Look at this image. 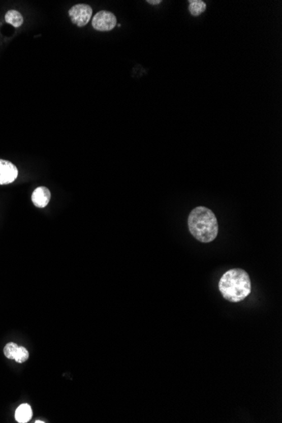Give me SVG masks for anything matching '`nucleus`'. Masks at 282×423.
Segmentation results:
<instances>
[{"mask_svg": "<svg viewBox=\"0 0 282 423\" xmlns=\"http://www.w3.org/2000/svg\"><path fill=\"white\" fill-rule=\"evenodd\" d=\"M18 177L17 167L12 162L0 159V185H10Z\"/></svg>", "mask_w": 282, "mask_h": 423, "instance_id": "nucleus-5", "label": "nucleus"}, {"mask_svg": "<svg viewBox=\"0 0 282 423\" xmlns=\"http://www.w3.org/2000/svg\"><path fill=\"white\" fill-rule=\"evenodd\" d=\"M19 346L17 344L14 343V342H10L8 343L4 348V354L7 358L11 359V360H15V356L17 353Z\"/></svg>", "mask_w": 282, "mask_h": 423, "instance_id": "nucleus-10", "label": "nucleus"}, {"mask_svg": "<svg viewBox=\"0 0 282 423\" xmlns=\"http://www.w3.org/2000/svg\"><path fill=\"white\" fill-rule=\"evenodd\" d=\"M117 25V18L113 13L101 10L92 19V26L98 32H110Z\"/></svg>", "mask_w": 282, "mask_h": 423, "instance_id": "nucleus-4", "label": "nucleus"}, {"mask_svg": "<svg viewBox=\"0 0 282 423\" xmlns=\"http://www.w3.org/2000/svg\"><path fill=\"white\" fill-rule=\"evenodd\" d=\"M28 358H29V352L27 350L24 346H19L17 353L15 357V361H17L18 364H23L25 361H27Z\"/></svg>", "mask_w": 282, "mask_h": 423, "instance_id": "nucleus-11", "label": "nucleus"}, {"mask_svg": "<svg viewBox=\"0 0 282 423\" xmlns=\"http://www.w3.org/2000/svg\"><path fill=\"white\" fill-rule=\"evenodd\" d=\"M69 15L74 25L83 27L90 21V18L92 16V9L90 5L79 4L70 8Z\"/></svg>", "mask_w": 282, "mask_h": 423, "instance_id": "nucleus-3", "label": "nucleus"}, {"mask_svg": "<svg viewBox=\"0 0 282 423\" xmlns=\"http://www.w3.org/2000/svg\"><path fill=\"white\" fill-rule=\"evenodd\" d=\"M15 420L20 423L28 422L33 417V410L28 404H22L15 411Z\"/></svg>", "mask_w": 282, "mask_h": 423, "instance_id": "nucleus-7", "label": "nucleus"}, {"mask_svg": "<svg viewBox=\"0 0 282 423\" xmlns=\"http://www.w3.org/2000/svg\"><path fill=\"white\" fill-rule=\"evenodd\" d=\"M222 296L231 303L244 300L251 292L250 277L244 269L235 268L226 272L219 282Z\"/></svg>", "mask_w": 282, "mask_h": 423, "instance_id": "nucleus-2", "label": "nucleus"}, {"mask_svg": "<svg viewBox=\"0 0 282 423\" xmlns=\"http://www.w3.org/2000/svg\"><path fill=\"white\" fill-rule=\"evenodd\" d=\"M5 21L12 25L14 27H20L22 25L24 19L21 14L15 10H9L5 15Z\"/></svg>", "mask_w": 282, "mask_h": 423, "instance_id": "nucleus-8", "label": "nucleus"}, {"mask_svg": "<svg viewBox=\"0 0 282 423\" xmlns=\"http://www.w3.org/2000/svg\"><path fill=\"white\" fill-rule=\"evenodd\" d=\"M147 3H149L150 5H159L162 3L161 0H158V1H152V0H148Z\"/></svg>", "mask_w": 282, "mask_h": 423, "instance_id": "nucleus-12", "label": "nucleus"}, {"mask_svg": "<svg viewBox=\"0 0 282 423\" xmlns=\"http://www.w3.org/2000/svg\"><path fill=\"white\" fill-rule=\"evenodd\" d=\"M187 227L192 236L204 244L214 241L219 231L215 215L211 209L205 206L196 207L190 212Z\"/></svg>", "mask_w": 282, "mask_h": 423, "instance_id": "nucleus-1", "label": "nucleus"}, {"mask_svg": "<svg viewBox=\"0 0 282 423\" xmlns=\"http://www.w3.org/2000/svg\"><path fill=\"white\" fill-rule=\"evenodd\" d=\"M36 422H37V423H38V422H42V423H43V422H44V421H36Z\"/></svg>", "mask_w": 282, "mask_h": 423, "instance_id": "nucleus-13", "label": "nucleus"}, {"mask_svg": "<svg viewBox=\"0 0 282 423\" xmlns=\"http://www.w3.org/2000/svg\"><path fill=\"white\" fill-rule=\"evenodd\" d=\"M190 12L194 16H198L205 12L206 10V4L201 0H190Z\"/></svg>", "mask_w": 282, "mask_h": 423, "instance_id": "nucleus-9", "label": "nucleus"}, {"mask_svg": "<svg viewBox=\"0 0 282 423\" xmlns=\"http://www.w3.org/2000/svg\"><path fill=\"white\" fill-rule=\"evenodd\" d=\"M51 199V193L48 188L44 186L37 188L33 191L32 195V200L36 207L38 208H45Z\"/></svg>", "mask_w": 282, "mask_h": 423, "instance_id": "nucleus-6", "label": "nucleus"}]
</instances>
